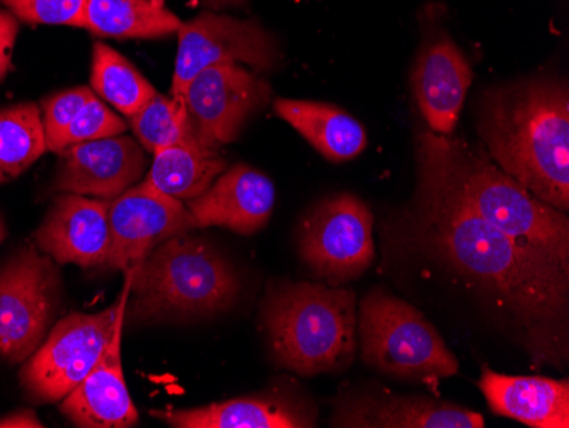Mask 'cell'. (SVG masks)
Listing matches in <instances>:
<instances>
[{
  "label": "cell",
  "mask_w": 569,
  "mask_h": 428,
  "mask_svg": "<svg viewBox=\"0 0 569 428\" xmlns=\"http://www.w3.org/2000/svg\"><path fill=\"white\" fill-rule=\"evenodd\" d=\"M418 188L402 220L406 238L478 290L519 326L520 340L542 362L566 357L569 273L479 217L456 190L421 137Z\"/></svg>",
  "instance_id": "obj_1"
},
{
  "label": "cell",
  "mask_w": 569,
  "mask_h": 428,
  "mask_svg": "<svg viewBox=\"0 0 569 428\" xmlns=\"http://www.w3.org/2000/svg\"><path fill=\"white\" fill-rule=\"evenodd\" d=\"M361 357L401 379L437 381L456 376L459 362L423 315L389 293H370L360 308Z\"/></svg>",
  "instance_id": "obj_6"
},
{
  "label": "cell",
  "mask_w": 569,
  "mask_h": 428,
  "mask_svg": "<svg viewBox=\"0 0 569 428\" xmlns=\"http://www.w3.org/2000/svg\"><path fill=\"white\" fill-rule=\"evenodd\" d=\"M181 27L164 0H88L81 21L84 30L111 38H162Z\"/></svg>",
  "instance_id": "obj_23"
},
{
  "label": "cell",
  "mask_w": 569,
  "mask_h": 428,
  "mask_svg": "<svg viewBox=\"0 0 569 428\" xmlns=\"http://www.w3.org/2000/svg\"><path fill=\"white\" fill-rule=\"evenodd\" d=\"M278 60L277 41L258 22L204 12L179 30L171 96L183 94L191 79L209 67L244 62L256 70H270Z\"/></svg>",
  "instance_id": "obj_11"
},
{
  "label": "cell",
  "mask_w": 569,
  "mask_h": 428,
  "mask_svg": "<svg viewBox=\"0 0 569 428\" xmlns=\"http://www.w3.org/2000/svg\"><path fill=\"white\" fill-rule=\"evenodd\" d=\"M274 113L332 162L350 161L366 150L369 139L360 121L332 104L277 99Z\"/></svg>",
  "instance_id": "obj_21"
},
{
  "label": "cell",
  "mask_w": 569,
  "mask_h": 428,
  "mask_svg": "<svg viewBox=\"0 0 569 428\" xmlns=\"http://www.w3.org/2000/svg\"><path fill=\"white\" fill-rule=\"evenodd\" d=\"M273 181L249 166L230 168L210 185L200 197L188 200V210L198 228L219 226L238 235L261 231L273 212Z\"/></svg>",
  "instance_id": "obj_15"
},
{
  "label": "cell",
  "mask_w": 569,
  "mask_h": 428,
  "mask_svg": "<svg viewBox=\"0 0 569 428\" xmlns=\"http://www.w3.org/2000/svg\"><path fill=\"white\" fill-rule=\"evenodd\" d=\"M197 228L183 201L143 180L110 200L111 248L104 265L128 273L156 246Z\"/></svg>",
  "instance_id": "obj_12"
},
{
  "label": "cell",
  "mask_w": 569,
  "mask_h": 428,
  "mask_svg": "<svg viewBox=\"0 0 569 428\" xmlns=\"http://www.w3.org/2000/svg\"><path fill=\"white\" fill-rule=\"evenodd\" d=\"M373 217L353 195H338L316 207L299 231V253L319 279H358L373 261Z\"/></svg>",
  "instance_id": "obj_9"
},
{
  "label": "cell",
  "mask_w": 569,
  "mask_h": 428,
  "mask_svg": "<svg viewBox=\"0 0 569 428\" xmlns=\"http://www.w3.org/2000/svg\"><path fill=\"white\" fill-rule=\"evenodd\" d=\"M478 130L501 171L533 197L568 212V86L532 79L486 92Z\"/></svg>",
  "instance_id": "obj_2"
},
{
  "label": "cell",
  "mask_w": 569,
  "mask_h": 428,
  "mask_svg": "<svg viewBox=\"0 0 569 428\" xmlns=\"http://www.w3.org/2000/svg\"><path fill=\"white\" fill-rule=\"evenodd\" d=\"M40 428L44 427L37 415L31 410H19L16 414L8 415V417L0 418V428Z\"/></svg>",
  "instance_id": "obj_31"
},
{
  "label": "cell",
  "mask_w": 569,
  "mask_h": 428,
  "mask_svg": "<svg viewBox=\"0 0 569 428\" xmlns=\"http://www.w3.org/2000/svg\"><path fill=\"white\" fill-rule=\"evenodd\" d=\"M6 238V223L4 219H2V216H0V242H2V239Z\"/></svg>",
  "instance_id": "obj_33"
},
{
  "label": "cell",
  "mask_w": 569,
  "mask_h": 428,
  "mask_svg": "<svg viewBox=\"0 0 569 428\" xmlns=\"http://www.w3.org/2000/svg\"><path fill=\"white\" fill-rule=\"evenodd\" d=\"M94 96L92 89L73 88L67 91L57 92L50 98L41 101V113H43L44 137H47V147L51 152H59L60 140L66 136L70 125L76 120L77 115L81 113L89 99Z\"/></svg>",
  "instance_id": "obj_27"
},
{
  "label": "cell",
  "mask_w": 569,
  "mask_h": 428,
  "mask_svg": "<svg viewBox=\"0 0 569 428\" xmlns=\"http://www.w3.org/2000/svg\"><path fill=\"white\" fill-rule=\"evenodd\" d=\"M18 31V18L12 12L0 11V82L12 69L11 57Z\"/></svg>",
  "instance_id": "obj_30"
},
{
  "label": "cell",
  "mask_w": 569,
  "mask_h": 428,
  "mask_svg": "<svg viewBox=\"0 0 569 428\" xmlns=\"http://www.w3.org/2000/svg\"><path fill=\"white\" fill-rule=\"evenodd\" d=\"M128 125L111 111L101 99L92 96L81 113L77 115L70 129L60 140V150L72 143L88 142V140L104 139V137L121 136L127 132Z\"/></svg>",
  "instance_id": "obj_28"
},
{
  "label": "cell",
  "mask_w": 569,
  "mask_h": 428,
  "mask_svg": "<svg viewBox=\"0 0 569 428\" xmlns=\"http://www.w3.org/2000/svg\"><path fill=\"white\" fill-rule=\"evenodd\" d=\"M60 289L56 265L34 248L0 268V359L19 364L33 356L59 311Z\"/></svg>",
  "instance_id": "obj_8"
},
{
  "label": "cell",
  "mask_w": 569,
  "mask_h": 428,
  "mask_svg": "<svg viewBox=\"0 0 569 428\" xmlns=\"http://www.w3.org/2000/svg\"><path fill=\"white\" fill-rule=\"evenodd\" d=\"M37 242L59 263L104 265L111 248L110 200L60 195L37 231Z\"/></svg>",
  "instance_id": "obj_14"
},
{
  "label": "cell",
  "mask_w": 569,
  "mask_h": 428,
  "mask_svg": "<svg viewBox=\"0 0 569 428\" xmlns=\"http://www.w3.org/2000/svg\"><path fill=\"white\" fill-rule=\"evenodd\" d=\"M357 296L318 283H283L271 290L263 322L274 360L300 374L316 376L350 366L355 356Z\"/></svg>",
  "instance_id": "obj_5"
},
{
  "label": "cell",
  "mask_w": 569,
  "mask_h": 428,
  "mask_svg": "<svg viewBox=\"0 0 569 428\" xmlns=\"http://www.w3.org/2000/svg\"><path fill=\"white\" fill-rule=\"evenodd\" d=\"M331 424L355 428H482L485 418L450 402L382 391L340 399Z\"/></svg>",
  "instance_id": "obj_16"
},
{
  "label": "cell",
  "mask_w": 569,
  "mask_h": 428,
  "mask_svg": "<svg viewBox=\"0 0 569 428\" xmlns=\"http://www.w3.org/2000/svg\"><path fill=\"white\" fill-rule=\"evenodd\" d=\"M152 417L174 428H309L316 414L278 396L229 399L191 410H152Z\"/></svg>",
  "instance_id": "obj_20"
},
{
  "label": "cell",
  "mask_w": 569,
  "mask_h": 428,
  "mask_svg": "<svg viewBox=\"0 0 569 428\" xmlns=\"http://www.w3.org/2000/svg\"><path fill=\"white\" fill-rule=\"evenodd\" d=\"M248 0H204V4L213 9L229 8V6H242Z\"/></svg>",
  "instance_id": "obj_32"
},
{
  "label": "cell",
  "mask_w": 569,
  "mask_h": 428,
  "mask_svg": "<svg viewBox=\"0 0 569 428\" xmlns=\"http://www.w3.org/2000/svg\"><path fill=\"white\" fill-rule=\"evenodd\" d=\"M88 0H0L16 18L33 24H66L81 28Z\"/></svg>",
  "instance_id": "obj_29"
},
{
  "label": "cell",
  "mask_w": 569,
  "mask_h": 428,
  "mask_svg": "<svg viewBox=\"0 0 569 428\" xmlns=\"http://www.w3.org/2000/svg\"><path fill=\"white\" fill-rule=\"evenodd\" d=\"M59 156L56 190L102 200H113L132 188L147 166L143 147L123 133L72 143Z\"/></svg>",
  "instance_id": "obj_13"
},
{
  "label": "cell",
  "mask_w": 569,
  "mask_h": 428,
  "mask_svg": "<svg viewBox=\"0 0 569 428\" xmlns=\"http://www.w3.org/2000/svg\"><path fill=\"white\" fill-rule=\"evenodd\" d=\"M420 137L450 183L479 217L569 273L566 212L533 197L523 185L493 165L481 147L431 132Z\"/></svg>",
  "instance_id": "obj_3"
},
{
  "label": "cell",
  "mask_w": 569,
  "mask_h": 428,
  "mask_svg": "<svg viewBox=\"0 0 569 428\" xmlns=\"http://www.w3.org/2000/svg\"><path fill=\"white\" fill-rule=\"evenodd\" d=\"M123 322L118 325L94 369L62 399L60 410L76 427L128 428L139 421L121 366Z\"/></svg>",
  "instance_id": "obj_18"
},
{
  "label": "cell",
  "mask_w": 569,
  "mask_h": 428,
  "mask_svg": "<svg viewBox=\"0 0 569 428\" xmlns=\"http://www.w3.org/2000/svg\"><path fill=\"white\" fill-rule=\"evenodd\" d=\"M140 146L158 155L159 150L188 139L187 111L183 99L156 92L146 107L130 117Z\"/></svg>",
  "instance_id": "obj_26"
},
{
  "label": "cell",
  "mask_w": 569,
  "mask_h": 428,
  "mask_svg": "<svg viewBox=\"0 0 569 428\" xmlns=\"http://www.w3.org/2000/svg\"><path fill=\"white\" fill-rule=\"evenodd\" d=\"M226 171L219 149L187 139L153 155L147 183L178 200L200 197Z\"/></svg>",
  "instance_id": "obj_22"
},
{
  "label": "cell",
  "mask_w": 569,
  "mask_h": 428,
  "mask_svg": "<svg viewBox=\"0 0 569 428\" xmlns=\"http://www.w3.org/2000/svg\"><path fill=\"white\" fill-rule=\"evenodd\" d=\"M472 82L468 60L449 38L425 48L412 72V91L428 127L438 136L456 130Z\"/></svg>",
  "instance_id": "obj_17"
},
{
  "label": "cell",
  "mask_w": 569,
  "mask_h": 428,
  "mask_svg": "<svg viewBox=\"0 0 569 428\" xmlns=\"http://www.w3.org/2000/svg\"><path fill=\"white\" fill-rule=\"evenodd\" d=\"M127 279L132 296L127 309L139 321L209 318L234 305L239 293L229 261L188 232L156 246Z\"/></svg>",
  "instance_id": "obj_4"
},
{
  "label": "cell",
  "mask_w": 569,
  "mask_h": 428,
  "mask_svg": "<svg viewBox=\"0 0 569 428\" xmlns=\"http://www.w3.org/2000/svg\"><path fill=\"white\" fill-rule=\"evenodd\" d=\"M130 282H124L118 305L96 312H73L60 319L47 340L26 359L19 381L34 402H59L84 381L110 345L118 325L124 321Z\"/></svg>",
  "instance_id": "obj_7"
},
{
  "label": "cell",
  "mask_w": 569,
  "mask_h": 428,
  "mask_svg": "<svg viewBox=\"0 0 569 428\" xmlns=\"http://www.w3.org/2000/svg\"><path fill=\"white\" fill-rule=\"evenodd\" d=\"M179 98L187 111L188 139L219 149L238 139L246 120L267 107L271 89L256 73L222 63L198 72Z\"/></svg>",
  "instance_id": "obj_10"
},
{
  "label": "cell",
  "mask_w": 569,
  "mask_h": 428,
  "mask_svg": "<svg viewBox=\"0 0 569 428\" xmlns=\"http://www.w3.org/2000/svg\"><path fill=\"white\" fill-rule=\"evenodd\" d=\"M43 120L34 103L0 110V183L14 180L47 152Z\"/></svg>",
  "instance_id": "obj_24"
},
{
  "label": "cell",
  "mask_w": 569,
  "mask_h": 428,
  "mask_svg": "<svg viewBox=\"0 0 569 428\" xmlns=\"http://www.w3.org/2000/svg\"><path fill=\"white\" fill-rule=\"evenodd\" d=\"M91 84L104 101L128 118L158 92L132 63L104 43L94 44Z\"/></svg>",
  "instance_id": "obj_25"
},
{
  "label": "cell",
  "mask_w": 569,
  "mask_h": 428,
  "mask_svg": "<svg viewBox=\"0 0 569 428\" xmlns=\"http://www.w3.org/2000/svg\"><path fill=\"white\" fill-rule=\"evenodd\" d=\"M479 389L489 408L532 428L569 427V385L549 377L503 376L482 370Z\"/></svg>",
  "instance_id": "obj_19"
}]
</instances>
